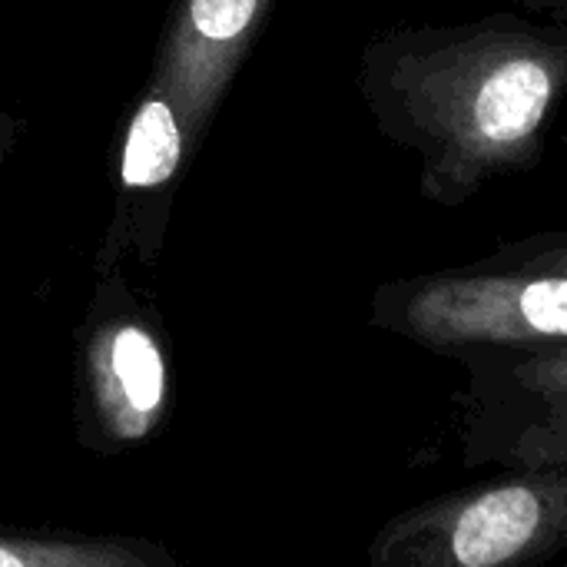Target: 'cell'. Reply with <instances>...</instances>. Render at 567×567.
<instances>
[{"label": "cell", "instance_id": "6", "mask_svg": "<svg viewBox=\"0 0 567 567\" xmlns=\"http://www.w3.org/2000/svg\"><path fill=\"white\" fill-rule=\"evenodd\" d=\"M269 0H186L163 60L156 90H163L183 123L186 140L199 136L219 93L233 80Z\"/></svg>", "mask_w": 567, "mask_h": 567}, {"label": "cell", "instance_id": "1", "mask_svg": "<svg viewBox=\"0 0 567 567\" xmlns=\"http://www.w3.org/2000/svg\"><path fill=\"white\" fill-rule=\"evenodd\" d=\"M362 96L385 140L419 156V193L458 209L542 163L567 96V20L498 10L382 33Z\"/></svg>", "mask_w": 567, "mask_h": 567}, {"label": "cell", "instance_id": "9", "mask_svg": "<svg viewBox=\"0 0 567 567\" xmlns=\"http://www.w3.org/2000/svg\"><path fill=\"white\" fill-rule=\"evenodd\" d=\"M475 262L498 266V269H538V272L567 276V226L528 233V236H508L488 256H482Z\"/></svg>", "mask_w": 567, "mask_h": 567}, {"label": "cell", "instance_id": "3", "mask_svg": "<svg viewBox=\"0 0 567 567\" xmlns=\"http://www.w3.org/2000/svg\"><path fill=\"white\" fill-rule=\"evenodd\" d=\"M372 326L432 355L468 362L567 346V276L482 262L379 286Z\"/></svg>", "mask_w": 567, "mask_h": 567}, {"label": "cell", "instance_id": "11", "mask_svg": "<svg viewBox=\"0 0 567 567\" xmlns=\"http://www.w3.org/2000/svg\"><path fill=\"white\" fill-rule=\"evenodd\" d=\"M7 140H10V120H7V116H0V150L7 146Z\"/></svg>", "mask_w": 567, "mask_h": 567}, {"label": "cell", "instance_id": "7", "mask_svg": "<svg viewBox=\"0 0 567 567\" xmlns=\"http://www.w3.org/2000/svg\"><path fill=\"white\" fill-rule=\"evenodd\" d=\"M0 567H183L150 538L0 525Z\"/></svg>", "mask_w": 567, "mask_h": 567}, {"label": "cell", "instance_id": "2", "mask_svg": "<svg viewBox=\"0 0 567 567\" xmlns=\"http://www.w3.org/2000/svg\"><path fill=\"white\" fill-rule=\"evenodd\" d=\"M565 551L567 458H548L392 515L365 567H542Z\"/></svg>", "mask_w": 567, "mask_h": 567}, {"label": "cell", "instance_id": "10", "mask_svg": "<svg viewBox=\"0 0 567 567\" xmlns=\"http://www.w3.org/2000/svg\"><path fill=\"white\" fill-rule=\"evenodd\" d=\"M532 13H545V17H558V20H567V0H512Z\"/></svg>", "mask_w": 567, "mask_h": 567}, {"label": "cell", "instance_id": "8", "mask_svg": "<svg viewBox=\"0 0 567 567\" xmlns=\"http://www.w3.org/2000/svg\"><path fill=\"white\" fill-rule=\"evenodd\" d=\"M183 150H186V133H183L176 110L163 90H153L140 103V110L126 130L123 186H130V189L163 186L183 163Z\"/></svg>", "mask_w": 567, "mask_h": 567}, {"label": "cell", "instance_id": "4", "mask_svg": "<svg viewBox=\"0 0 567 567\" xmlns=\"http://www.w3.org/2000/svg\"><path fill=\"white\" fill-rule=\"evenodd\" d=\"M455 395L465 465L567 458V346L462 362Z\"/></svg>", "mask_w": 567, "mask_h": 567}, {"label": "cell", "instance_id": "5", "mask_svg": "<svg viewBox=\"0 0 567 567\" xmlns=\"http://www.w3.org/2000/svg\"><path fill=\"white\" fill-rule=\"evenodd\" d=\"M76 442L120 455L163 429L169 372L159 339L133 316L106 319L86 339L76 379Z\"/></svg>", "mask_w": 567, "mask_h": 567}]
</instances>
